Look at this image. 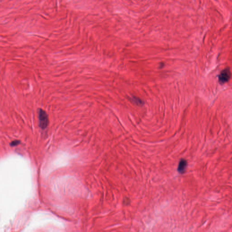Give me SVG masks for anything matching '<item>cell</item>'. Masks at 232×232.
Returning a JSON list of instances; mask_svg holds the SVG:
<instances>
[{
  "label": "cell",
  "mask_w": 232,
  "mask_h": 232,
  "mask_svg": "<svg viewBox=\"0 0 232 232\" xmlns=\"http://www.w3.org/2000/svg\"><path fill=\"white\" fill-rule=\"evenodd\" d=\"M39 121L40 128L44 129L47 128L49 124V118L46 112L42 109L39 111Z\"/></svg>",
  "instance_id": "obj_1"
},
{
  "label": "cell",
  "mask_w": 232,
  "mask_h": 232,
  "mask_svg": "<svg viewBox=\"0 0 232 232\" xmlns=\"http://www.w3.org/2000/svg\"><path fill=\"white\" fill-rule=\"evenodd\" d=\"M130 100L132 102V103H134L135 104H136V105L138 106H142L144 105V101L140 99V98L135 97V96H132L130 98Z\"/></svg>",
  "instance_id": "obj_4"
},
{
  "label": "cell",
  "mask_w": 232,
  "mask_h": 232,
  "mask_svg": "<svg viewBox=\"0 0 232 232\" xmlns=\"http://www.w3.org/2000/svg\"><path fill=\"white\" fill-rule=\"evenodd\" d=\"M231 76V73L229 68H225L222 71L219 75V81L221 84H224L228 82Z\"/></svg>",
  "instance_id": "obj_2"
},
{
  "label": "cell",
  "mask_w": 232,
  "mask_h": 232,
  "mask_svg": "<svg viewBox=\"0 0 232 232\" xmlns=\"http://www.w3.org/2000/svg\"><path fill=\"white\" fill-rule=\"evenodd\" d=\"M188 163L186 160L182 159L180 160L178 165L177 170L180 174H184L186 171V169Z\"/></svg>",
  "instance_id": "obj_3"
},
{
  "label": "cell",
  "mask_w": 232,
  "mask_h": 232,
  "mask_svg": "<svg viewBox=\"0 0 232 232\" xmlns=\"http://www.w3.org/2000/svg\"><path fill=\"white\" fill-rule=\"evenodd\" d=\"M164 66V64L163 63H160V68H162L163 67V66Z\"/></svg>",
  "instance_id": "obj_6"
},
{
  "label": "cell",
  "mask_w": 232,
  "mask_h": 232,
  "mask_svg": "<svg viewBox=\"0 0 232 232\" xmlns=\"http://www.w3.org/2000/svg\"><path fill=\"white\" fill-rule=\"evenodd\" d=\"M20 140H13V141H12L11 143H10V146L11 147H15V146H16L20 144Z\"/></svg>",
  "instance_id": "obj_5"
}]
</instances>
